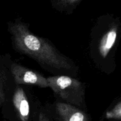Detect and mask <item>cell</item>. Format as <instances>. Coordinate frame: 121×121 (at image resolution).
<instances>
[{
  "label": "cell",
  "instance_id": "obj_1",
  "mask_svg": "<svg viewBox=\"0 0 121 121\" xmlns=\"http://www.w3.org/2000/svg\"><path fill=\"white\" fill-rule=\"evenodd\" d=\"M13 45L17 51L36 60L42 66L59 71H70L73 63L60 54L45 39L30 31L27 25L15 20L9 27Z\"/></svg>",
  "mask_w": 121,
  "mask_h": 121
},
{
  "label": "cell",
  "instance_id": "obj_2",
  "mask_svg": "<svg viewBox=\"0 0 121 121\" xmlns=\"http://www.w3.org/2000/svg\"><path fill=\"white\" fill-rule=\"evenodd\" d=\"M48 87L67 104L83 106L85 86L77 79L67 76H54L47 78Z\"/></svg>",
  "mask_w": 121,
  "mask_h": 121
},
{
  "label": "cell",
  "instance_id": "obj_3",
  "mask_svg": "<svg viewBox=\"0 0 121 121\" xmlns=\"http://www.w3.org/2000/svg\"><path fill=\"white\" fill-rule=\"evenodd\" d=\"M11 73L17 85H29L40 87H48L47 78L33 70L17 63H13L10 67Z\"/></svg>",
  "mask_w": 121,
  "mask_h": 121
},
{
  "label": "cell",
  "instance_id": "obj_4",
  "mask_svg": "<svg viewBox=\"0 0 121 121\" xmlns=\"http://www.w3.org/2000/svg\"><path fill=\"white\" fill-rule=\"evenodd\" d=\"M14 111L21 121H28L30 118L31 105L27 93L20 85H17L12 97Z\"/></svg>",
  "mask_w": 121,
  "mask_h": 121
},
{
  "label": "cell",
  "instance_id": "obj_5",
  "mask_svg": "<svg viewBox=\"0 0 121 121\" xmlns=\"http://www.w3.org/2000/svg\"><path fill=\"white\" fill-rule=\"evenodd\" d=\"M118 33V24L115 22H112L99 39L98 43V56H100L102 59H106L108 56L111 50L116 44Z\"/></svg>",
  "mask_w": 121,
  "mask_h": 121
},
{
  "label": "cell",
  "instance_id": "obj_6",
  "mask_svg": "<svg viewBox=\"0 0 121 121\" xmlns=\"http://www.w3.org/2000/svg\"><path fill=\"white\" fill-rule=\"evenodd\" d=\"M56 111L62 121H88L89 118L85 112L74 105L67 103L57 102Z\"/></svg>",
  "mask_w": 121,
  "mask_h": 121
},
{
  "label": "cell",
  "instance_id": "obj_7",
  "mask_svg": "<svg viewBox=\"0 0 121 121\" xmlns=\"http://www.w3.org/2000/svg\"><path fill=\"white\" fill-rule=\"evenodd\" d=\"M82 0H50L52 7L61 12L70 14L76 8Z\"/></svg>",
  "mask_w": 121,
  "mask_h": 121
},
{
  "label": "cell",
  "instance_id": "obj_8",
  "mask_svg": "<svg viewBox=\"0 0 121 121\" xmlns=\"http://www.w3.org/2000/svg\"><path fill=\"white\" fill-rule=\"evenodd\" d=\"M7 77L3 61L0 59V108L3 106L7 100Z\"/></svg>",
  "mask_w": 121,
  "mask_h": 121
},
{
  "label": "cell",
  "instance_id": "obj_9",
  "mask_svg": "<svg viewBox=\"0 0 121 121\" xmlns=\"http://www.w3.org/2000/svg\"><path fill=\"white\" fill-rule=\"evenodd\" d=\"M106 118L109 119L121 120V104L119 102L110 111H108L106 113Z\"/></svg>",
  "mask_w": 121,
  "mask_h": 121
},
{
  "label": "cell",
  "instance_id": "obj_10",
  "mask_svg": "<svg viewBox=\"0 0 121 121\" xmlns=\"http://www.w3.org/2000/svg\"><path fill=\"white\" fill-rule=\"evenodd\" d=\"M39 121H50V120L43 113H40L39 115Z\"/></svg>",
  "mask_w": 121,
  "mask_h": 121
}]
</instances>
